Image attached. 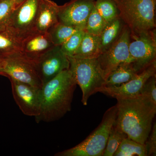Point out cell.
<instances>
[{"label": "cell", "mask_w": 156, "mask_h": 156, "mask_svg": "<svg viewBox=\"0 0 156 156\" xmlns=\"http://www.w3.org/2000/svg\"><path fill=\"white\" fill-rule=\"evenodd\" d=\"M25 0H0V28L7 26L15 8Z\"/></svg>", "instance_id": "cell-26"}, {"label": "cell", "mask_w": 156, "mask_h": 156, "mask_svg": "<svg viewBox=\"0 0 156 156\" xmlns=\"http://www.w3.org/2000/svg\"><path fill=\"white\" fill-rule=\"evenodd\" d=\"M3 58L2 56H0V75H3Z\"/></svg>", "instance_id": "cell-29"}, {"label": "cell", "mask_w": 156, "mask_h": 156, "mask_svg": "<svg viewBox=\"0 0 156 156\" xmlns=\"http://www.w3.org/2000/svg\"><path fill=\"white\" fill-rule=\"evenodd\" d=\"M115 123L128 138L144 144L152 128L156 105L143 95L117 98Z\"/></svg>", "instance_id": "cell-1"}, {"label": "cell", "mask_w": 156, "mask_h": 156, "mask_svg": "<svg viewBox=\"0 0 156 156\" xmlns=\"http://www.w3.org/2000/svg\"><path fill=\"white\" fill-rule=\"evenodd\" d=\"M107 23L96 11L94 6L87 19L84 30L87 33L98 36L103 30Z\"/></svg>", "instance_id": "cell-24"}, {"label": "cell", "mask_w": 156, "mask_h": 156, "mask_svg": "<svg viewBox=\"0 0 156 156\" xmlns=\"http://www.w3.org/2000/svg\"><path fill=\"white\" fill-rule=\"evenodd\" d=\"M129 51L132 59V66L137 73L142 72L156 61V30L131 37Z\"/></svg>", "instance_id": "cell-8"}, {"label": "cell", "mask_w": 156, "mask_h": 156, "mask_svg": "<svg viewBox=\"0 0 156 156\" xmlns=\"http://www.w3.org/2000/svg\"><path fill=\"white\" fill-rule=\"evenodd\" d=\"M43 85L60 73L69 69L68 57L60 46H54L35 61Z\"/></svg>", "instance_id": "cell-10"}, {"label": "cell", "mask_w": 156, "mask_h": 156, "mask_svg": "<svg viewBox=\"0 0 156 156\" xmlns=\"http://www.w3.org/2000/svg\"><path fill=\"white\" fill-rule=\"evenodd\" d=\"M3 76L41 89L43 83L35 62L20 51L2 56Z\"/></svg>", "instance_id": "cell-6"}, {"label": "cell", "mask_w": 156, "mask_h": 156, "mask_svg": "<svg viewBox=\"0 0 156 156\" xmlns=\"http://www.w3.org/2000/svg\"><path fill=\"white\" fill-rule=\"evenodd\" d=\"M54 46L49 33L35 31L22 40L21 52L35 61Z\"/></svg>", "instance_id": "cell-14"}, {"label": "cell", "mask_w": 156, "mask_h": 156, "mask_svg": "<svg viewBox=\"0 0 156 156\" xmlns=\"http://www.w3.org/2000/svg\"><path fill=\"white\" fill-rule=\"evenodd\" d=\"M119 17L135 37L156 30V0H114Z\"/></svg>", "instance_id": "cell-3"}, {"label": "cell", "mask_w": 156, "mask_h": 156, "mask_svg": "<svg viewBox=\"0 0 156 156\" xmlns=\"http://www.w3.org/2000/svg\"><path fill=\"white\" fill-rule=\"evenodd\" d=\"M127 137L126 134L118 127L115 122L111 129L103 156H113L123 140Z\"/></svg>", "instance_id": "cell-23"}, {"label": "cell", "mask_w": 156, "mask_h": 156, "mask_svg": "<svg viewBox=\"0 0 156 156\" xmlns=\"http://www.w3.org/2000/svg\"><path fill=\"white\" fill-rule=\"evenodd\" d=\"M130 40L131 33L128 27L125 25L121 35L114 44L97 57L105 80L111 73L120 65L132 63L129 51Z\"/></svg>", "instance_id": "cell-7"}, {"label": "cell", "mask_w": 156, "mask_h": 156, "mask_svg": "<svg viewBox=\"0 0 156 156\" xmlns=\"http://www.w3.org/2000/svg\"><path fill=\"white\" fill-rule=\"evenodd\" d=\"M156 61L137 74L131 80L118 87H103L98 92L114 98H128L141 95L144 84L152 76L156 75Z\"/></svg>", "instance_id": "cell-13"}, {"label": "cell", "mask_w": 156, "mask_h": 156, "mask_svg": "<svg viewBox=\"0 0 156 156\" xmlns=\"http://www.w3.org/2000/svg\"><path fill=\"white\" fill-rule=\"evenodd\" d=\"M68 57L69 70L82 92V103L87 105L90 96L105 85V80L97 58Z\"/></svg>", "instance_id": "cell-4"}, {"label": "cell", "mask_w": 156, "mask_h": 156, "mask_svg": "<svg viewBox=\"0 0 156 156\" xmlns=\"http://www.w3.org/2000/svg\"><path fill=\"white\" fill-rule=\"evenodd\" d=\"M100 55L98 36L85 32L80 46L72 57L80 58H97Z\"/></svg>", "instance_id": "cell-19"}, {"label": "cell", "mask_w": 156, "mask_h": 156, "mask_svg": "<svg viewBox=\"0 0 156 156\" xmlns=\"http://www.w3.org/2000/svg\"><path fill=\"white\" fill-rule=\"evenodd\" d=\"M147 156L146 147L127 137L123 140L113 156Z\"/></svg>", "instance_id": "cell-21"}, {"label": "cell", "mask_w": 156, "mask_h": 156, "mask_svg": "<svg viewBox=\"0 0 156 156\" xmlns=\"http://www.w3.org/2000/svg\"><path fill=\"white\" fill-rule=\"evenodd\" d=\"M59 5L51 0H39L34 30L48 32L58 22Z\"/></svg>", "instance_id": "cell-15"}, {"label": "cell", "mask_w": 156, "mask_h": 156, "mask_svg": "<svg viewBox=\"0 0 156 156\" xmlns=\"http://www.w3.org/2000/svg\"><path fill=\"white\" fill-rule=\"evenodd\" d=\"M76 85L69 69L43 85L40 92V112L35 118L36 122H54L70 111Z\"/></svg>", "instance_id": "cell-2"}, {"label": "cell", "mask_w": 156, "mask_h": 156, "mask_svg": "<svg viewBox=\"0 0 156 156\" xmlns=\"http://www.w3.org/2000/svg\"><path fill=\"white\" fill-rule=\"evenodd\" d=\"M123 23L119 17L107 23L98 36L100 54L108 50L118 40L124 27Z\"/></svg>", "instance_id": "cell-16"}, {"label": "cell", "mask_w": 156, "mask_h": 156, "mask_svg": "<svg viewBox=\"0 0 156 156\" xmlns=\"http://www.w3.org/2000/svg\"><path fill=\"white\" fill-rule=\"evenodd\" d=\"M147 156L156 155V124L154 123L148 137L145 143Z\"/></svg>", "instance_id": "cell-28"}, {"label": "cell", "mask_w": 156, "mask_h": 156, "mask_svg": "<svg viewBox=\"0 0 156 156\" xmlns=\"http://www.w3.org/2000/svg\"><path fill=\"white\" fill-rule=\"evenodd\" d=\"M11 81L14 100L23 114L37 116L41 105V89L9 78Z\"/></svg>", "instance_id": "cell-11"}, {"label": "cell", "mask_w": 156, "mask_h": 156, "mask_svg": "<svg viewBox=\"0 0 156 156\" xmlns=\"http://www.w3.org/2000/svg\"><path fill=\"white\" fill-rule=\"evenodd\" d=\"M95 0H71L59 6L58 22L85 29L89 14L94 7Z\"/></svg>", "instance_id": "cell-12"}, {"label": "cell", "mask_w": 156, "mask_h": 156, "mask_svg": "<svg viewBox=\"0 0 156 156\" xmlns=\"http://www.w3.org/2000/svg\"><path fill=\"white\" fill-rule=\"evenodd\" d=\"M80 30L81 29L58 22L50 29L48 33L54 46H60Z\"/></svg>", "instance_id": "cell-20"}, {"label": "cell", "mask_w": 156, "mask_h": 156, "mask_svg": "<svg viewBox=\"0 0 156 156\" xmlns=\"http://www.w3.org/2000/svg\"><path fill=\"white\" fill-rule=\"evenodd\" d=\"M94 6L107 23L119 17V9L114 0H95Z\"/></svg>", "instance_id": "cell-22"}, {"label": "cell", "mask_w": 156, "mask_h": 156, "mask_svg": "<svg viewBox=\"0 0 156 156\" xmlns=\"http://www.w3.org/2000/svg\"><path fill=\"white\" fill-rule=\"evenodd\" d=\"M117 108L108 109L100 125L85 140L72 148L59 152L56 156H102L112 126L116 119Z\"/></svg>", "instance_id": "cell-5"}, {"label": "cell", "mask_w": 156, "mask_h": 156, "mask_svg": "<svg viewBox=\"0 0 156 156\" xmlns=\"http://www.w3.org/2000/svg\"><path fill=\"white\" fill-rule=\"evenodd\" d=\"M141 95L148 98L156 105V76L150 78L144 84Z\"/></svg>", "instance_id": "cell-27"}, {"label": "cell", "mask_w": 156, "mask_h": 156, "mask_svg": "<svg viewBox=\"0 0 156 156\" xmlns=\"http://www.w3.org/2000/svg\"><path fill=\"white\" fill-rule=\"evenodd\" d=\"M85 33L84 30L77 31L60 46L62 52L68 57H72L74 55L80 44Z\"/></svg>", "instance_id": "cell-25"}, {"label": "cell", "mask_w": 156, "mask_h": 156, "mask_svg": "<svg viewBox=\"0 0 156 156\" xmlns=\"http://www.w3.org/2000/svg\"><path fill=\"white\" fill-rule=\"evenodd\" d=\"M39 0H25L11 14L7 26L21 40L34 30Z\"/></svg>", "instance_id": "cell-9"}, {"label": "cell", "mask_w": 156, "mask_h": 156, "mask_svg": "<svg viewBox=\"0 0 156 156\" xmlns=\"http://www.w3.org/2000/svg\"><path fill=\"white\" fill-rule=\"evenodd\" d=\"M22 40L7 26L0 28V56L21 51Z\"/></svg>", "instance_id": "cell-18"}, {"label": "cell", "mask_w": 156, "mask_h": 156, "mask_svg": "<svg viewBox=\"0 0 156 156\" xmlns=\"http://www.w3.org/2000/svg\"><path fill=\"white\" fill-rule=\"evenodd\" d=\"M137 74L131 63H122L109 75L105 80V87H118L131 80Z\"/></svg>", "instance_id": "cell-17"}]
</instances>
